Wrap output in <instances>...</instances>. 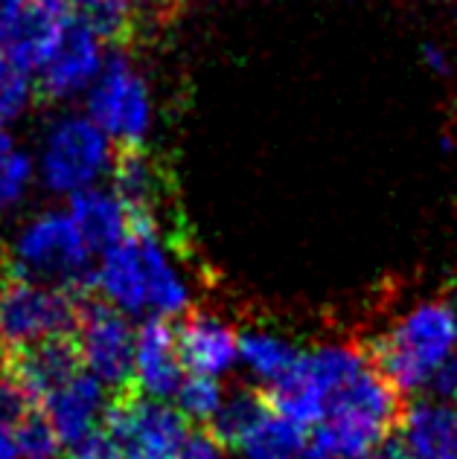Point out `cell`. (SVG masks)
<instances>
[{
  "label": "cell",
  "instance_id": "cell-4",
  "mask_svg": "<svg viewBox=\"0 0 457 459\" xmlns=\"http://www.w3.org/2000/svg\"><path fill=\"white\" fill-rule=\"evenodd\" d=\"M18 273H39L58 280L65 291L76 299H85L96 282V273L88 268V245L76 230L74 219L62 212L39 215L23 227L15 245V262H9Z\"/></svg>",
  "mask_w": 457,
  "mask_h": 459
},
{
  "label": "cell",
  "instance_id": "cell-18",
  "mask_svg": "<svg viewBox=\"0 0 457 459\" xmlns=\"http://www.w3.org/2000/svg\"><path fill=\"white\" fill-rule=\"evenodd\" d=\"M96 282L108 294L114 306L123 311H143L146 308V276H143V259L137 238L126 233L123 241L105 250Z\"/></svg>",
  "mask_w": 457,
  "mask_h": 459
},
{
  "label": "cell",
  "instance_id": "cell-30",
  "mask_svg": "<svg viewBox=\"0 0 457 459\" xmlns=\"http://www.w3.org/2000/svg\"><path fill=\"white\" fill-rule=\"evenodd\" d=\"M362 459H414L411 454H408V448H405V442L400 439V437H391L388 439H382L376 448H373L367 456H362Z\"/></svg>",
  "mask_w": 457,
  "mask_h": 459
},
{
  "label": "cell",
  "instance_id": "cell-14",
  "mask_svg": "<svg viewBox=\"0 0 457 459\" xmlns=\"http://www.w3.org/2000/svg\"><path fill=\"white\" fill-rule=\"evenodd\" d=\"M175 341L181 364L192 369V376H222L233 367L239 355L236 334L222 320L201 311L187 314L184 323L175 329Z\"/></svg>",
  "mask_w": 457,
  "mask_h": 459
},
{
  "label": "cell",
  "instance_id": "cell-12",
  "mask_svg": "<svg viewBox=\"0 0 457 459\" xmlns=\"http://www.w3.org/2000/svg\"><path fill=\"white\" fill-rule=\"evenodd\" d=\"M100 39L82 18H74L67 27V35L56 53L47 58L44 76H41V93L47 100H67L88 84L100 74Z\"/></svg>",
  "mask_w": 457,
  "mask_h": 459
},
{
  "label": "cell",
  "instance_id": "cell-28",
  "mask_svg": "<svg viewBox=\"0 0 457 459\" xmlns=\"http://www.w3.org/2000/svg\"><path fill=\"white\" fill-rule=\"evenodd\" d=\"M67 459H126V454L119 448V442L102 428V430H91L88 437L70 445Z\"/></svg>",
  "mask_w": 457,
  "mask_h": 459
},
{
  "label": "cell",
  "instance_id": "cell-13",
  "mask_svg": "<svg viewBox=\"0 0 457 459\" xmlns=\"http://www.w3.org/2000/svg\"><path fill=\"white\" fill-rule=\"evenodd\" d=\"M181 355H178L175 329L163 317L143 323L135 343V384L149 398H170L181 386Z\"/></svg>",
  "mask_w": 457,
  "mask_h": 459
},
{
  "label": "cell",
  "instance_id": "cell-20",
  "mask_svg": "<svg viewBox=\"0 0 457 459\" xmlns=\"http://www.w3.org/2000/svg\"><path fill=\"white\" fill-rule=\"evenodd\" d=\"M70 219L85 238L88 250H108L117 241L126 238L128 215L117 195H108L100 189H79L70 201Z\"/></svg>",
  "mask_w": 457,
  "mask_h": 459
},
{
  "label": "cell",
  "instance_id": "cell-31",
  "mask_svg": "<svg viewBox=\"0 0 457 459\" xmlns=\"http://www.w3.org/2000/svg\"><path fill=\"white\" fill-rule=\"evenodd\" d=\"M426 62H428L431 70H435V74H440V76L449 74V58H446V53L440 50V47H435V44L426 47Z\"/></svg>",
  "mask_w": 457,
  "mask_h": 459
},
{
  "label": "cell",
  "instance_id": "cell-36",
  "mask_svg": "<svg viewBox=\"0 0 457 459\" xmlns=\"http://www.w3.org/2000/svg\"><path fill=\"white\" fill-rule=\"evenodd\" d=\"M454 398H457V395H454Z\"/></svg>",
  "mask_w": 457,
  "mask_h": 459
},
{
  "label": "cell",
  "instance_id": "cell-25",
  "mask_svg": "<svg viewBox=\"0 0 457 459\" xmlns=\"http://www.w3.org/2000/svg\"><path fill=\"white\" fill-rule=\"evenodd\" d=\"M32 178L30 157L21 149H15V143L0 128V207H12L21 195L27 192Z\"/></svg>",
  "mask_w": 457,
  "mask_h": 459
},
{
  "label": "cell",
  "instance_id": "cell-3",
  "mask_svg": "<svg viewBox=\"0 0 457 459\" xmlns=\"http://www.w3.org/2000/svg\"><path fill=\"white\" fill-rule=\"evenodd\" d=\"M367 364V355L353 346H321L297 355L294 367L266 393L274 413L300 428L318 425L327 413V402L338 386Z\"/></svg>",
  "mask_w": 457,
  "mask_h": 459
},
{
  "label": "cell",
  "instance_id": "cell-8",
  "mask_svg": "<svg viewBox=\"0 0 457 459\" xmlns=\"http://www.w3.org/2000/svg\"><path fill=\"white\" fill-rule=\"evenodd\" d=\"M44 180L56 192L88 189L108 166V137L93 119H62L44 146Z\"/></svg>",
  "mask_w": 457,
  "mask_h": 459
},
{
  "label": "cell",
  "instance_id": "cell-10",
  "mask_svg": "<svg viewBox=\"0 0 457 459\" xmlns=\"http://www.w3.org/2000/svg\"><path fill=\"white\" fill-rule=\"evenodd\" d=\"M91 117L117 143H143L149 128V93L123 58H111L91 93Z\"/></svg>",
  "mask_w": 457,
  "mask_h": 459
},
{
  "label": "cell",
  "instance_id": "cell-16",
  "mask_svg": "<svg viewBox=\"0 0 457 459\" xmlns=\"http://www.w3.org/2000/svg\"><path fill=\"white\" fill-rule=\"evenodd\" d=\"M400 439L414 459H457V413L443 402L402 410Z\"/></svg>",
  "mask_w": 457,
  "mask_h": 459
},
{
  "label": "cell",
  "instance_id": "cell-23",
  "mask_svg": "<svg viewBox=\"0 0 457 459\" xmlns=\"http://www.w3.org/2000/svg\"><path fill=\"white\" fill-rule=\"evenodd\" d=\"M239 355L245 358V364L254 369L257 376L268 378L274 384L294 367V360H297L300 352L292 343H286V341H280V337H274V334L250 332L245 337H239Z\"/></svg>",
  "mask_w": 457,
  "mask_h": 459
},
{
  "label": "cell",
  "instance_id": "cell-9",
  "mask_svg": "<svg viewBox=\"0 0 457 459\" xmlns=\"http://www.w3.org/2000/svg\"><path fill=\"white\" fill-rule=\"evenodd\" d=\"M82 352L74 334H56L44 341L9 346L0 376L12 381L35 404H44L58 386L82 372Z\"/></svg>",
  "mask_w": 457,
  "mask_h": 459
},
{
  "label": "cell",
  "instance_id": "cell-26",
  "mask_svg": "<svg viewBox=\"0 0 457 459\" xmlns=\"http://www.w3.org/2000/svg\"><path fill=\"white\" fill-rule=\"evenodd\" d=\"M175 395L181 413L196 421H210L215 410L222 407V390L210 376H192L189 381H181Z\"/></svg>",
  "mask_w": 457,
  "mask_h": 459
},
{
  "label": "cell",
  "instance_id": "cell-6",
  "mask_svg": "<svg viewBox=\"0 0 457 459\" xmlns=\"http://www.w3.org/2000/svg\"><path fill=\"white\" fill-rule=\"evenodd\" d=\"M105 430L119 442L126 459H175L187 442V416L146 398L137 386L114 393L105 407Z\"/></svg>",
  "mask_w": 457,
  "mask_h": 459
},
{
  "label": "cell",
  "instance_id": "cell-7",
  "mask_svg": "<svg viewBox=\"0 0 457 459\" xmlns=\"http://www.w3.org/2000/svg\"><path fill=\"white\" fill-rule=\"evenodd\" d=\"M74 337L82 352V364L91 376L123 393L135 384V334L123 311L96 299H79Z\"/></svg>",
  "mask_w": 457,
  "mask_h": 459
},
{
  "label": "cell",
  "instance_id": "cell-15",
  "mask_svg": "<svg viewBox=\"0 0 457 459\" xmlns=\"http://www.w3.org/2000/svg\"><path fill=\"white\" fill-rule=\"evenodd\" d=\"M114 189L128 215V224H154L163 184L143 143H119L114 157Z\"/></svg>",
  "mask_w": 457,
  "mask_h": 459
},
{
  "label": "cell",
  "instance_id": "cell-34",
  "mask_svg": "<svg viewBox=\"0 0 457 459\" xmlns=\"http://www.w3.org/2000/svg\"><path fill=\"white\" fill-rule=\"evenodd\" d=\"M67 4H74V6H79L82 12H85V9H91V6H100V4H105V0H67Z\"/></svg>",
  "mask_w": 457,
  "mask_h": 459
},
{
  "label": "cell",
  "instance_id": "cell-32",
  "mask_svg": "<svg viewBox=\"0 0 457 459\" xmlns=\"http://www.w3.org/2000/svg\"><path fill=\"white\" fill-rule=\"evenodd\" d=\"M15 439H12V430L6 425H0V459H18Z\"/></svg>",
  "mask_w": 457,
  "mask_h": 459
},
{
  "label": "cell",
  "instance_id": "cell-11",
  "mask_svg": "<svg viewBox=\"0 0 457 459\" xmlns=\"http://www.w3.org/2000/svg\"><path fill=\"white\" fill-rule=\"evenodd\" d=\"M70 21L74 15H70L67 0H27L15 32L0 47V53L23 74L44 67L47 58L56 53V47L67 35Z\"/></svg>",
  "mask_w": 457,
  "mask_h": 459
},
{
  "label": "cell",
  "instance_id": "cell-33",
  "mask_svg": "<svg viewBox=\"0 0 457 459\" xmlns=\"http://www.w3.org/2000/svg\"><path fill=\"white\" fill-rule=\"evenodd\" d=\"M300 459H332V456L323 451L318 442H312V445H306V451H303V456H300Z\"/></svg>",
  "mask_w": 457,
  "mask_h": 459
},
{
  "label": "cell",
  "instance_id": "cell-22",
  "mask_svg": "<svg viewBox=\"0 0 457 459\" xmlns=\"http://www.w3.org/2000/svg\"><path fill=\"white\" fill-rule=\"evenodd\" d=\"M306 428L283 419L280 413H271L259 421L239 445L245 459H300L306 451Z\"/></svg>",
  "mask_w": 457,
  "mask_h": 459
},
{
  "label": "cell",
  "instance_id": "cell-27",
  "mask_svg": "<svg viewBox=\"0 0 457 459\" xmlns=\"http://www.w3.org/2000/svg\"><path fill=\"white\" fill-rule=\"evenodd\" d=\"M30 102V79L23 70L12 67L6 79L0 82V126L15 119Z\"/></svg>",
  "mask_w": 457,
  "mask_h": 459
},
{
  "label": "cell",
  "instance_id": "cell-17",
  "mask_svg": "<svg viewBox=\"0 0 457 459\" xmlns=\"http://www.w3.org/2000/svg\"><path fill=\"white\" fill-rule=\"evenodd\" d=\"M41 410L50 419L62 445H74L82 437H88L91 430H96L93 421L102 410V384L93 376L79 372V376L58 386L41 404Z\"/></svg>",
  "mask_w": 457,
  "mask_h": 459
},
{
  "label": "cell",
  "instance_id": "cell-29",
  "mask_svg": "<svg viewBox=\"0 0 457 459\" xmlns=\"http://www.w3.org/2000/svg\"><path fill=\"white\" fill-rule=\"evenodd\" d=\"M175 459H222V445L210 433H189Z\"/></svg>",
  "mask_w": 457,
  "mask_h": 459
},
{
  "label": "cell",
  "instance_id": "cell-5",
  "mask_svg": "<svg viewBox=\"0 0 457 459\" xmlns=\"http://www.w3.org/2000/svg\"><path fill=\"white\" fill-rule=\"evenodd\" d=\"M79 299L67 291L32 285L6 262L0 271V341L23 346L56 334H74Z\"/></svg>",
  "mask_w": 457,
  "mask_h": 459
},
{
  "label": "cell",
  "instance_id": "cell-21",
  "mask_svg": "<svg viewBox=\"0 0 457 459\" xmlns=\"http://www.w3.org/2000/svg\"><path fill=\"white\" fill-rule=\"evenodd\" d=\"M268 413H271V404L266 393H236L231 402H224L213 413V419L207 421L210 425L207 433L222 448H239L248 433Z\"/></svg>",
  "mask_w": 457,
  "mask_h": 459
},
{
  "label": "cell",
  "instance_id": "cell-1",
  "mask_svg": "<svg viewBox=\"0 0 457 459\" xmlns=\"http://www.w3.org/2000/svg\"><path fill=\"white\" fill-rule=\"evenodd\" d=\"M400 419V390L367 358V364L332 393L327 413L315 425V442L332 459H362L391 437Z\"/></svg>",
  "mask_w": 457,
  "mask_h": 459
},
{
  "label": "cell",
  "instance_id": "cell-35",
  "mask_svg": "<svg viewBox=\"0 0 457 459\" xmlns=\"http://www.w3.org/2000/svg\"><path fill=\"white\" fill-rule=\"evenodd\" d=\"M161 4H166V6H178V4H184V0H161Z\"/></svg>",
  "mask_w": 457,
  "mask_h": 459
},
{
  "label": "cell",
  "instance_id": "cell-19",
  "mask_svg": "<svg viewBox=\"0 0 457 459\" xmlns=\"http://www.w3.org/2000/svg\"><path fill=\"white\" fill-rule=\"evenodd\" d=\"M128 233L137 238L143 276H146V306L158 314H178L187 308V288L172 271L170 259L163 256L154 224H128Z\"/></svg>",
  "mask_w": 457,
  "mask_h": 459
},
{
  "label": "cell",
  "instance_id": "cell-24",
  "mask_svg": "<svg viewBox=\"0 0 457 459\" xmlns=\"http://www.w3.org/2000/svg\"><path fill=\"white\" fill-rule=\"evenodd\" d=\"M9 430L23 459H56L58 448H62V439L41 407H30Z\"/></svg>",
  "mask_w": 457,
  "mask_h": 459
},
{
  "label": "cell",
  "instance_id": "cell-2",
  "mask_svg": "<svg viewBox=\"0 0 457 459\" xmlns=\"http://www.w3.org/2000/svg\"><path fill=\"white\" fill-rule=\"evenodd\" d=\"M457 355V308L423 303L373 341L367 358L400 393L426 390Z\"/></svg>",
  "mask_w": 457,
  "mask_h": 459
}]
</instances>
